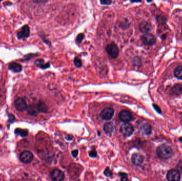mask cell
Returning a JSON list of instances; mask_svg holds the SVG:
<instances>
[{
    "label": "cell",
    "instance_id": "obj_37",
    "mask_svg": "<svg viewBox=\"0 0 182 181\" xmlns=\"http://www.w3.org/2000/svg\"><path fill=\"white\" fill-rule=\"evenodd\" d=\"M179 139L180 141H181V142H182V137H181V138H179Z\"/></svg>",
    "mask_w": 182,
    "mask_h": 181
},
{
    "label": "cell",
    "instance_id": "obj_7",
    "mask_svg": "<svg viewBox=\"0 0 182 181\" xmlns=\"http://www.w3.org/2000/svg\"><path fill=\"white\" fill-rule=\"evenodd\" d=\"M30 35V28L28 25H24L21 29L17 33V37L18 40L28 38Z\"/></svg>",
    "mask_w": 182,
    "mask_h": 181
},
{
    "label": "cell",
    "instance_id": "obj_30",
    "mask_svg": "<svg viewBox=\"0 0 182 181\" xmlns=\"http://www.w3.org/2000/svg\"><path fill=\"white\" fill-rule=\"evenodd\" d=\"M9 116V122L12 123L14 122L15 120V117L14 116V115L12 114H8Z\"/></svg>",
    "mask_w": 182,
    "mask_h": 181
},
{
    "label": "cell",
    "instance_id": "obj_18",
    "mask_svg": "<svg viewBox=\"0 0 182 181\" xmlns=\"http://www.w3.org/2000/svg\"><path fill=\"white\" fill-rule=\"evenodd\" d=\"M151 131H152L151 126L147 124H145L144 125H142L140 128V132L143 134L149 135L151 133Z\"/></svg>",
    "mask_w": 182,
    "mask_h": 181
},
{
    "label": "cell",
    "instance_id": "obj_2",
    "mask_svg": "<svg viewBox=\"0 0 182 181\" xmlns=\"http://www.w3.org/2000/svg\"><path fill=\"white\" fill-rule=\"evenodd\" d=\"M120 132L125 136H129L133 133L134 128L131 124L125 122L121 125Z\"/></svg>",
    "mask_w": 182,
    "mask_h": 181
},
{
    "label": "cell",
    "instance_id": "obj_34",
    "mask_svg": "<svg viewBox=\"0 0 182 181\" xmlns=\"http://www.w3.org/2000/svg\"><path fill=\"white\" fill-rule=\"evenodd\" d=\"M72 138H73V136H71V135H69V136H68L66 137V139L68 140H72Z\"/></svg>",
    "mask_w": 182,
    "mask_h": 181
},
{
    "label": "cell",
    "instance_id": "obj_38",
    "mask_svg": "<svg viewBox=\"0 0 182 181\" xmlns=\"http://www.w3.org/2000/svg\"><path fill=\"white\" fill-rule=\"evenodd\" d=\"M2 1V0H0V2H1Z\"/></svg>",
    "mask_w": 182,
    "mask_h": 181
},
{
    "label": "cell",
    "instance_id": "obj_23",
    "mask_svg": "<svg viewBox=\"0 0 182 181\" xmlns=\"http://www.w3.org/2000/svg\"><path fill=\"white\" fill-rule=\"evenodd\" d=\"M74 62L75 66L77 68H80L82 66V61L78 57H75Z\"/></svg>",
    "mask_w": 182,
    "mask_h": 181
},
{
    "label": "cell",
    "instance_id": "obj_29",
    "mask_svg": "<svg viewBox=\"0 0 182 181\" xmlns=\"http://www.w3.org/2000/svg\"><path fill=\"white\" fill-rule=\"evenodd\" d=\"M119 174L121 176V181H127V180H128V178H127V175L126 174V173H120Z\"/></svg>",
    "mask_w": 182,
    "mask_h": 181
},
{
    "label": "cell",
    "instance_id": "obj_3",
    "mask_svg": "<svg viewBox=\"0 0 182 181\" xmlns=\"http://www.w3.org/2000/svg\"><path fill=\"white\" fill-rule=\"evenodd\" d=\"M143 43L147 46H152L156 43V38L150 33H145L141 37Z\"/></svg>",
    "mask_w": 182,
    "mask_h": 181
},
{
    "label": "cell",
    "instance_id": "obj_19",
    "mask_svg": "<svg viewBox=\"0 0 182 181\" xmlns=\"http://www.w3.org/2000/svg\"><path fill=\"white\" fill-rule=\"evenodd\" d=\"M16 134L21 136L22 137H25L28 134V131L27 129H22L20 128H17L14 130Z\"/></svg>",
    "mask_w": 182,
    "mask_h": 181
},
{
    "label": "cell",
    "instance_id": "obj_28",
    "mask_svg": "<svg viewBox=\"0 0 182 181\" xmlns=\"http://www.w3.org/2000/svg\"><path fill=\"white\" fill-rule=\"evenodd\" d=\"M100 3L103 5H110L112 3L111 0H100Z\"/></svg>",
    "mask_w": 182,
    "mask_h": 181
},
{
    "label": "cell",
    "instance_id": "obj_36",
    "mask_svg": "<svg viewBox=\"0 0 182 181\" xmlns=\"http://www.w3.org/2000/svg\"><path fill=\"white\" fill-rule=\"evenodd\" d=\"M147 2H151L152 1V0H147Z\"/></svg>",
    "mask_w": 182,
    "mask_h": 181
},
{
    "label": "cell",
    "instance_id": "obj_24",
    "mask_svg": "<svg viewBox=\"0 0 182 181\" xmlns=\"http://www.w3.org/2000/svg\"><path fill=\"white\" fill-rule=\"evenodd\" d=\"M104 174L107 177H111L113 175V172L110 170V168L107 167L104 171Z\"/></svg>",
    "mask_w": 182,
    "mask_h": 181
},
{
    "label": "cell",
    "instance_id": "obj_25",
    "mask_svg": "<svg viewBox=\"0 0 182 181\" xmlns=\"http://www.w3.org/2000/svg\"><path fill=\"white\" fill-rule=\"evenodd\" d=\"M84 37H85V36H84L83 34L80 33L79 34H78L77 35V37H76V41L77 43L80 44V43H82V40L84 38Z\"/></svg>",
    "mask_w": 182,
    "mask_h": 181
},
{
    "label": "cell",
    "instance_id": "obj_4",
    "mask_svg": "<svg viewBox=\"0 0 182 181\" xmlns=\"http://www.w3.org/2000/svg\"><path fill=\"white\" fill-rule=\"evenodd\" d=\"M106 50L109 56H111L113 59L117 58L119 53V51L117 46L113 43L108 45L106 47Z\"/></svg>",
    "mask_w": 182,
    "mask_h": 181
},
{
    "label": "cell",
    "instance_id": "obj_13",
    "mask_svg": "<svg viewBox=\"0 0 182 181\" xmlns=\"http://www.w3.org/2000/svg\"><path fill=\"white\" fill-rule=\"evenodd\" d=\"M139 29L142 33H147L152 29V24L149 22H142L139 24Z\"/></svg>",
    "mask_w": 182,
    "mask_h": 181
},
{
    "label": "cell",
    "instance_id": "obj_17",
    "mask_svg": "<svg viewBox=\"0 0 182 181\" xmlns=\"http://www.w3.org/2000/svg\"><path fill=\"white\" fill-rule=\"evenodd\" d=\"M115 129V125L113 123L108 122L105 123L103 126V130L107 134H111Z\"/></svg>",
    "mask_w": 182,
    "mask_h": 181
},
{
    "label": "cell",
    "instance_id": "obj_21",
    "mask_svg": "<svg viewBox=\"0 0 182 181\" xmlns=\"http://www.w3.org/2000/svg\"><path fill=\"white\" fill-rule=\"evenodd\" d=\"M174 75L178 79H182V66H179L175 69Z\"/></svg>",
    "mask_w": 182,
    "mask_h": 181
},
{
    "label": "cell",
    "instance_id": "obj_5",
    "mask_svg": "<svg viewBox=\"0 0 182 181\" xmlns=\"http://www.w3.org/2000/svg\"><path fill=\"white\" fill-rule=\"evenodd\" d=\"M34 159V155L30 151H24L22 152L19 156V159L24 164H29Z\"/></svg>",
    "mask_w": 182,
    "mask_h": 181
},
{
    "label": "cell",
    "instance_id": "obj_9",
    "mask_svg": "<svg viewBox=\"0 0 182 181\" xmlns=\"http://www.w3.org/2000/svg\"><path fill=\"white\" fill-rule=\"evenodd\" d=\"M167 178L169 181H179L181 179V174L178 170H169L167 174Z\"/></svg>",
    "mask_w": 182,
    "mask_h": 181
},
{
    "label": "cell",
    "instance_id": "obj_27",
    "mask_svg": "<svg viewBox=\"0 0 182 181\" xmlns=\"http://www.w3.org/2000/svg\"><path fill=\"white\" fill-rule=\"evenodd\" d=\"M34 56H36V54H28L27 55L24 56V60H25V61H28V60H29L30 59H32V57H34Z\"/></svg>",
    "mask_w": 182,
    "mask_h": 181
},
{
    "label": "cell",
    "instance_id": "obj_16",
    "mask_svg": "<svg viewBox=\"0 0 182 181\" xmlns=\"http://www.w3.org/2000/svg\"><path fill=\"white\" fill-rule=\"evenodd\" d=\"M35 64L37 67L40 68L42 69H46L47 68H48L50 66V63H46L43 59H38L37 60H36L35 61Z\"/></svg>",
    "mask_w": 182,
    "mask_h": 181
},
{
    "label": "cell",
    "instance_id": "obj_6",
    "mask_svg": "<svg viewBox=\"0 0 182 181\" xmlns=\"http://www.w3.org/2000/svg\"><path fill=\"white\" fill-rule=\"evenodd\" d=\"M114 115V110L112 108L108 107L102 110L101 112L100 116L102 120L109 121L113 118Z\"/></svg>",
    "mask_w": 182,
    "mask_h": 181
},
{
    "label": "cell",
    "instance_id": "obj_20",
    "mask_svg": "<svg viewBox=\"0 0 182 181\" xmlns=\"http://www.w3.org/2000/svg\"><path fill=\"white\" fill-rule=\"evenodd\" d=\"M27 113L31 116H36L38 115V109L35 107L30 105L27 106Z\"/></svg>",
    "mask_w": 182,
    "mask_h": 181
},
{
    "label": "cell",
    "instance_id": "obj_14",
    "mask_svg": "<svg viewBox=\"0 0 182 181\" xmlns=\"http://www.w3.org/2000/svg\"><path fill=\"white\" fill-rule=\"evenodd\" d=\"M9 69L15 73H19L22 71V67L20 64L16 62H12L9 65Z\"/></svg>",
    "mask_w": 182,
    "mask_h": 181
},
{
    "label": "cell",
    "instance_id": "obj_10",
    "mask_svg": "<svg viewBox=\"0 0 182 181\" xmlns=\"http://www.w3.org/2000/svg\"><path fill=\"white\" fill-rule=\"evenodd\" d=\"M14 106L17 110L23 112L27 109V105L26 101L22 98H18L14 101Z\"/></svg>",
    "mask_w": 182,
    "mask_h": 181
},
{
    "label": "cell",
    "instance_id": "obj_15",
    "mask_svg": "<svg viewBox=\"0 0 182 181\" xmlns=\"http://www.w3.org/2000/svg\"><path fill=\"white\" fill-rule=\"evenodd\" d=\"M36 108L38 112L46 113L48 111V107L45 103L43 101H40L36 105Z\"/></svg>",
    "mask_w": 182,
    "mask_h": 181
},
{
    "label": "cell",
    "instance_id": "obj_35",
    "mask_svg": "<svg viewBox=\"0 0 182 181\" xmlns=\"http://www.w3.org/2000/svg\"><path fill=\"white\" fill-rule=\"evenodd\" d=\"M142 0H131V2H141Z\"/></svg>",
    "mask_w": 182,
    "mask_h": 181
},
{
    "label": "cell",
    "instance_id": "obj_31",
    "mask_svg": "<svg viewBox=\"0 0 182 181\" xmlns=\"http://www.w3.org/2000/svg\"><path fill=\"white\" fill-rule=\"evenodd\" d=\"M78 154V150L77 149L72 150V156L74 157V158L77 157Z\"/></svg>",
    "mask_w": 182,
    "mask_h": 181
},
{
    "label": "cell",
    "instance_id": "obj_32",
    "mask_svg": "<svg viewBox=\"0 0 182 181\" xmlns=\"http://www.w3.org/2000/svg\"><path fill=\"white\" fill-rule=\"evenodd\" d=\"M153 107L155 108V110H156L158 113H161V111L160 108L158 107V106L156 105L155 104H153Z\"/></svg>",
    "mask_w": 182,
    "mask_h": 181
},
{
    "label": "cell",
    "instance_id": "obj_12",
    "mask_svg": "<svg viewBox=\"0 0 182 181\" xmlns=\"http://www.w3.org/2000/svg\"><path fill=\"white\" fill-rule=\"evenodd\" d=\"M131 161L133 165L139 166L144 162V157L139 154H134L131 156Z\"/></svg>",
    "mask_w": 182,
    "mask_h": 181
},
{
    "label": "cell",
    "instance_id": "obj_26",
    "mask_svg": "<svg viewBox=\"0 0 182 181\" xmlns=\"http://www.w3.org/2000/svg\"><path fill=\"white\" fill-rule=\"evenodd\" d=\"M89 156L92 158H95L97 156V152L95 150H92L88 152Z\"/></svg>",
    "mask_w": 182,
    "mask_h": 181
},
{
    "label": "cell",
    "instance_id": "obj_22",
    "mask_svg": "<svg viewBox=\"0 0 182 181\" xmlns=\"http://www.w3.org/2000/svg\"><path fill=\"white\" fill-rule=\"evenodd\" d=\"M157 20L159 23H160L161 24H165L166 22V18L161 16H158L157 17Z\"/></svg>",
    "mask_w": 182,
    "mask_h": 181
},
{
    "label": "cell",
    "instance_id": "obj_1",
    "mask_svg": "<svg viewBox=\"0 0 182 181\" xmlns=\"http://www.w3.org/2000/svg\"><path fill=\"white\" fill-rule=\"evenodd\" d=\"M157 154L158 157L162 159H166L171 157L173 154V150L170 147L162 144L157 149Z\"/></svg>",
    "mask_w": 182,
    "mask_h": 181
},
{
    "label": "cell",
    "instance_id": "obj_11",
    "mask_svg": "<svg viewBox=\"0 0 182 181\" xmlns=\"http://www.w3.org/2000/svg\"><path fill=\"white\" fill-rule=\"evenodd\" d=\"M119 119L123 122H129L133 120L131 113L127 110L121 111L119 114Z\"/></svg>",
    "mask_w": 182,
    "mask_h": 181
},
{
    "label": "cell",
    "instance_id": "obj_33",
    "mask_svg": "<svg viewBox=\"0 0 182 181\" xmlns=\"http://www.w3.org/2000/svg\"><path fill=\"white\" fill-rule=\"evenodd\" d=\"M177 167L178 168V169L179 170H181L182 172V162L178 163V165L177 166Z\"/></svg>",
    "mask_w": 182,
    "mask_h": 181
},
{
    "label": "cell",
    "instance_id": "obj_8",
    "mask_svg": "<svg viewBox=\"0 0 182 181\" xmlns=\"http://www.w3.org/2000/svg\"><path fill=\"white\" fill-rule=\"evenodd\" d=\"M51 177L53 181H61L64 180V173L59 169H54L51 172Z\"/></svg>",
    "mask_w": 182,
    "mask_h": 181
}]
</instances>
